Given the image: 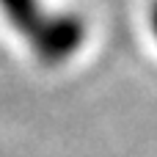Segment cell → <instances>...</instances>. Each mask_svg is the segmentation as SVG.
I'll return each mask as SVG.
<instances>
[{
	"instance_id": "cell-1",
	"label": "cell",
	"mask_w": 157,
	"mask_h": 157,
	"mask_svg": "<svg viewBox=\"0 0 157 157\" xmlns=\"http://www.w3.org/2000/svg\"><path fill=\"white\" fill-rule=\"evenodd\" d=\"M86 28L77 17L72 14H55V17H44V22L39 25V30L30 36L36 52L50 61V63H61L66 61L80 44H83Z\"/></svg>"
},
{
	"instance_id": "cell-2",
	"label": "cell",
	"mask_w": 157,
	"mask_h": 157,
	"mask_svg": "<svg viewBox=\"0 0 157 157\" xmlns=\"http://www.w3.org/2000/svg\"><path fill=\"white\" fill-rule=\"evenodd\" d=\"M0 8L6 11L8 22L25 36H33L39 30V25L44 22L39 0H0Z\"/></svg>"
},
{
	"instance_id": "cell-3",
	"label": "cell",
	"mask_w": 157,
	"mask_h": 157,
	"mask_svg": "<svg viewBox=\"0 0 157 157\" xmlns=\"http://www.w3.org/2000/svg\"><path fill=\"white\" fill-rule=\"evenodd\" d=\"M149 22H152V33H155V39H157V0H155V6H152V14H149Z\"/></svg>"
}]
</instances>
